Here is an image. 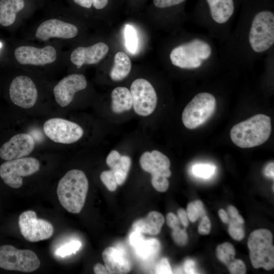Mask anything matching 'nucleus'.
<instances>
[{
	"mask_svg": "<svg viewBox=\"0 0 274 274\" xmlns=\"http://www.w3.org/2000/svg\"><path fill=\"white\" fill-rule=\"evenodd\" d=\"M223 66L235 71L252 68L274 48V12L268 7L247 8L227 40L220 44Z\"/></svg>",
	"mask_w": 274,
	"mask_h": 274,
	"instance_id": "f257e3e1",
	"label": "nucleus"
},
{
	"mask_svg": "<svg viewBox=\"0 0 274 274\" xmlns=\"http://www.w3.org/2000/svg\"><path fill=\"white\" fill-rule=\"evenodd\" d=\"M168 53L169 63L194 75L208 73L223 66L215 40L208 34L188 32Z\"/></svg>",
	"mask_w": 274,
	"mask_h": 274,
	"instance_id": "f03ea898",
	"label": "nucleus"
},
{
	"mask_svg": "<svg viewBox=\"0 0 274 274\" xmlns=\"http://www.w3.org/2000/svg\"><path fill=\"white\" fill-rule=\"evenodd\" d=\"M205 9L194 14V24L204 28L207 34L220 44L229 38L235 14V0H204Z\"/></svg>",
	"mask_w": 274,
	"mask_h": 274,
	"instance_id": "7ed1b4c3",
	"label": "nucleus"
},
{
	"mask_svg": "<svg viewBox=\"0 0 274 274\" xmlns=\"http://www.w3.org/2000/svg\"><path fill=\"white\" fill-rule=\"evenodd\" d=\"M88 190L85 173L79 169L67 172L58 182L57 194L61 206L68 212L79 213L83 209Z\"/></svg>",
	"mask_w": 274,
	"mask_h": 274,
	"instance_id": "20e7f679",
	"label": "nucleus"
},
{
	"mask_svg": "<svg viewBox=\"0 0 274 274\" xmlns=\"http://www.w3.org/2000/svg\"><path fill=\"white\" fill-rule=\"evenodd\" d=\"M271 132L270 118L259 114L234 125L230 130V135L236 146L242 148H250L264 143Z\"/></svg>",
	"mask_w": 274,
	"mask_h": 274,
	"instance_id": "39448f33",
	"label": "nucleus"
},
{
	"mask_svg": "<svg viewBox=\"0 0 274 274\" xmlns=\"http://www.w3.org/2000/svg\"><path fill=\"white\" fill-rule=\"evenodd\" d=\"M216 102V98L211 92L196 93L183 111L182 120L184 126L193 129L203 124L214 113Z\"/></svg>",
	"mask_w": 274,
	"mask_h": 274,
	"instance_id": "423d86ee",
	"label": "nucleus"
},
{
	"mask_svg": "<svg viewBox=\"0 0 274 274\" xmlns=\"http://www.w3.org/2000/svg\"><path fill=\"white\" fill-rule=\"evenodd\" d=\"M272 235L267 229H259L253 231L248 241L250 258L255 268L262 267L269 270L274 267V247Z\"/></svg>",
	"mask_w": 274,
	"mask_h": 274,
	"instance_id": "0eeeda50",
	"label": "nucleus"
},
{
	"mask_svg": "<svg viewBox=\"0 0 274 274\" xmlns=\"http://www.w3.org/2000/svg\"><path fill=\"white\" fill-rule=\"evenodd\" d=\"M40 265L38 256L31 250H19L9 245L0 247V267L3 269L29 272Z\"/></svg>",
	"mask_w": 274,
	"mask_h": 274,
	"instance_id": "6e6552de",
	"label": "nucleus"
},
{
	"mask_svg": "<svg viewBox=\"0 0 274 274\" xmlns=\"http://www.w3.org/2000/svg\"><path fill=\"white\" fill-rule=\"evenodd\" d=\"M40 168V162L33 157L8 160L0 166V177L9 187L19 188L23 184L22 177L34 174Z\"/></svg>",
	"mask_w": 274,
	"mask_h": 274,
	"instance_id": "1a4fd4ad",
	"label": "nucleus"
},
{
	"mask_svg": "<svg viewBox=\"0 0 274 274\" xmlns=\"http://www.w3.org/2000/svg\"><path fill=\"white\" fill-rule=\"evenodd\" d=\"M43 130L50 140L64 144L78 141L84 134L83 129L79 125L60 118H51L46 121Z\"/></svg>",
	"mask_w": 274,
	"mask_h": 274,
	"instance_id": "9d476101",
	"label": "nucleus"
},
{
	"mask_svg": "<svg viewBox=\"0 0 274 274\" xmlns=\"http://www.w3.org/2000/svg\"><path fill=\"white\" fill-rule=\"evenodd\" d=\"M132 107L136 114L147 116L155 110L157 103V95L152 84L147 80L135 79L130 86Z\"/></svg>",
	"mask_w": 274,
	"mask_h": 274,
	"instance_id": "9b49d317",
	"label": "nucleus"
},
{
	"mask_svg": "<svg viewBox=\"0 0 274 274\" xmlns=\"http://www.w3.org/2000/svg\"><path fill=\"white\" fill-rule=\"evenodd\" d=\"M20 232L25 239L37 242L49 238L54 232L49 222L37 218L36 212L28 210L22 212L18 218Z\"/></svg>",
	"mask_w": 274,
	"mask_h": 274,
	"instance_id": "f8f14e48",
	"label": "nucleus"
},
{
	"mask_svg": "<svg viewBox=\"0 0 274 274\" xmlns=\"http://www.w3.org/2000/svg\"><path fill=\"white\" fill-rule=\"evenodd\" d=\"M9 95L15 105L24 108H32L38 99V90L33 81L28 77L20 75L11 83Z\"/></svg>",
	"mask_w": 274,
	"mask_h": 274,
	"instance_id": "ddd939ff",
	"label": "nucleus"
},
{
	"mask_svg": "<svg viewBox=\"0 0 274 274\" xmlns=\"http://www.w3.org/2000/svg\"><path fill=\"white\" fill-rule=\"evenodd\" d=\"M87 80L82 74H72L62 79L53 89L55 99L61 107L68 106L73 100L75 94L84 89Z\"/></svg>",
	"mask_w": 274,
	"mask_h": 274,
	"instance_id": "4468645a",
	"label": "nucleus"
},
{
	"mask_svg": "<svg viewBox=\"0 0 274 274\" xmlns=\"http://www.w3.org/2000/svg\"><path fill=\"white\" fill-rule=\"evenodd\" d=\"M140 163L144 170L151 174V182L167 178L171 176L169 159L158 150L144 152L140 158Z\"/></svg>",
	"mask_w": 274,
	"mask_h": 274,
	"instance_id": "2eb2a0df",
	"label": "nucleus"
},
{
	"mask_svg": "<svg viewBox=\"0 0 274 274\" xmlns=\"http://www.w3.org/2000/svg\"><path fill=\"white\" fill-rule=\"evenodd\" d=\"M16 59L22 64L44 65L54 62L57 57L55 49L47 46L43 48L22 46L17 47L14 52Z\"/></svg>",
	"mask_w": 274,
	"mask_h": 274,
	"instance_id": "dca6fc26",
	"label": "nucleus"
},
{
	"mask_svg": "<svg viewBox=\"0 0 274 274\" xmlns=\"http://www.w3.org/2000/svg\"><path fill=\"white\" fill-rule=\"evenodd\" d=\"M35 143L30 135L17 134L0 148V157L6 161L25 157L35 149Z\"/></svg>",
	"mask_w": 274,
	"mask_h": 274,
	"instance_id": "f3484780",
	"label": "nucleus"
},
{
	"mask_svg": "<svg viewBox=\"0 0 274 274\" xmlns=\"http://www.w3.org/2000/svg\"><path fill=\"white\" fill-rule=\"evenodd\" d=\"M78 33L77 27L71 23L56 19H51L42 22L38 27L36 37L42 41L51 38L71 39Z\"/></svg>",
	"mask_w": 274,
	"mask_h": 274,
	"instance_id": "a211bd4d",
	"label": "nucleus"
},
{
	"mask_svg": "<svg viewBox=\"0 0 274 274\" xmlns=\"http://www.w3.org/2000/svg\"><path fill=\"white\" fill-rule=\"evenodd\" d=\"M109 50L108 46L103 42L87 47H79L71 53V60L77 68L83 64H96L106 56Z\"/></svg>",
	"mask_w": 274,
	"mask_h": 274,
	"instance_id": "6ab92c4d",
	"label": "nucleus"
},
{
	"mask_svg": "<svg viewBox=\"0 0 274 274\" xmlns=\"http://www.w3.org/2000/svg\"><path fill=\"white\" fill-rule=\"evenodd\" d=\"M102 258L110 273H127L131 269L130 260L122 248H107L102 252Z\"/></svg>",
	"mask_w": 274,
	"mask_h": 274,
	"instance_id": "aec40b11",
	"label": "nucleus"
},
{
	"mask_svg": "<svg viewBox=\"0 0 274 274\" xmlns=\"http://www.w3.org/2000/svg\"><path fill=\"white\" fill-rule=\"evenodd\" d=\"M163 216L156 211L150 212L146 217L134 222L132 225L133 230L142 233L151 235L158 234L164 223Z\"/></svg>",
	"mask_w": 274,
	"mask_h": 274,
	"instance_id": "412c9836",
	"label": "nucleus"
},
{
	"mask_svg": "<svg viewBox=\"0 0 274 274\" xmlns=\"http://www.w3.org/2000/svg\"><path fill=\"white\" fill-rule=\"evenodd\" d=\"M24 6V0H0V24L11 25L15 21L17 13Z\"/></svg>",
	"mask_w": 274,
	"mask_h": 274,
	"instance_id": "4be33fe9",
	"label": "nucleus"
},
{
	"mask_svg": "<svg viewBox=\"0 0 274 274\" xmlns=\"http://www.w3.org/2000/svg\"><path fill=\"white\" fill-rule=\"evenodd\" d=\"M112 110L116 113L130 110L132 107L130 91L125 87L114 88L111 93Z\"/></svg>",
	"mask_w": 274,
	"mask_h": 274,
	"instance_id": "5701e85b",
	"label": "nucleus"
},
{
	"mask_svg": "<svg viewBox=\"0 0 274 274\" xmlns=\"http://www.w3.org/2000/svg\"><path fill=\"white\" fill-rule=\"evenodd\" d=\"M131 68V63L129 57L123 52H118L114 56L110 77L115 81L122 80L129 75Z\"/></svg>",
	"mask_w": 274,
	"mask_h": 274,
	"instance_id": "b1692460",
	"label": "nucleus"
},
{
	"mask_svg": "<svg viewBox=\"0 0 274 274\" xmlns=\"http://www.w3.org/2000/svg\"><path fill=\"white\" fill-rule=\"evenodd\" d=\"M137 255L144 260L155 258L160 250L159 241L154 238L144 239L134 248Z\"/></svg>",
	"mask_w": 274,
	"mask_h": 274,
	"instance_id": "393cba45",
	"label": "nucleus"
},
{
	"mask_svg": "<svg viewBox=\"0 0 274 274\" xmlns=\"http://www.w3.org/2000/svg\"><path fill=\"white\" fill-rule=\"evenodd\" d=\"M129 156L121 155L120 159L111 169L113 171L117 184L122 185L126 179L131 165Z\"/></svg>",
	"mask_w": 274,
	"mask_h": 274,
	"instance_id": "a878e982",
	"label": "nucleus"
},
{
	"mask_svg": "<svg viewBox=\"0 0 274 274\" xmlns=\"http://www.w3.org/2000/svg\"><path fill=\"white\" fill-rule=\"evenodd\" d=\"M235 251L230 243L225 242L218 245L216 249V255L218 259L228 267L235 260Z\"/></svg>",
	"mask_w": 274,
	"mask_h": 274,
	"instance_id": "bb28decb",
	"label": "nucleus"
},
{
	"mask_svg": "<svg viewBox=\"0 0 274 274\" xmlns=\"http://www.w3.org/2000/svg\"><path fill=\"white\" fill-rule=\"evenodd\" d=\"M125 46L131 53L136 52L138 49L139 40L136 31L129 24H126L124 28Z\"/></svg>",
	"mask_w": 274,
	"mask_h": 274,
	"instance_id": "cd10ccee",
	"label": "nucleus"
},
{
	"mask_svg": "<svg viewBox=\"0 0 274 274\" xmlns=\"http://www.w3.org/2000/svg\"><path fill=\"white\" fill-rule=\"evenodd\" d=\"M186 213L191 222H194L199 218L206 215L203 203L199 200L190 202L187 206Z\"/></svg>",
	"mask_w": 274,
	"mask_h": 274,
	"instance_id": "c85d7f7f",
	"label": "nucleus"
},
{
	"mask_svg": "<svg viewBox=\"0 0 274 274\" xmlns=\"http://www.w3.org/2000/svg\"><path fill=\"white\" fill-rule=\"evenodd\" d=\"M81 247V243L73 240L62 245L55 251V254L58 256L64 257L72 254H75Z\"/></svg>",
	"mask_w": 274,
	"mask_h": 274,
	"instance_id": "c756f323",
	"label": "nucleus"
},
{
	"mask_svg": "<svg viewBox=\"0 0 274 274\" xmlns=\"http://www.w3.org/2000/svg\"><path fill=\"white\" fill-rule=\"evenodd\" d=\"M228 233L230 236L236 241H241L245 236L243 224L235 219L231 218L229 221Z\"/></svg>",
	"mask_w": 274,
	"mask_h": 274,
	"instance_id": "7c9ffc66",
	"label": "nucleus"
},
{
	"mask_svg": "<svg viewBox=\"0 0 274 274\" xmlns=\"http://www.w3.org/2000/svg\"><path fill=\"white\" fill-rule=\"evenodd\" d=\"M215 166L210 164H197L192 167L194 176L204 179L211 177L215 172Z\"/></svg>",
	"mask_w": 274,
	"mask_h": 274,
	"instance_id": "2f4dec72",
	"label": "nucleus"
},
{
	"mask_svg": "<svg viewBox=\"0 0 274 274\" xmlns=\"http://www.w3.org/2000/svg\"><path fill=\"white\" fill-rule=\"evenodd\" d=\"M101 181L110 191H115L117 187V183L113 171L105 170L100 175Z\"/></svg>",
	"mask_w": 274,
	"mask_h": 274,
	"instance_id": "473e14b6",
	"label": "nucleus"
},
{
	"mask_svg": "<svg viewBox=\"0 0 274 274\" xmlns=\"http://www.w3.org/2000/svg\"><path fill=\"white\" fill-rule=\"evenodd\" d=\"M172 237L174 242L181 246L186 245L188 241V235L186 230L180 227L173 229Z\"/></svg>",
	"mask_w": 274,
	"mask_h": 274,
	"instance_id": "72a5a7b5",
	"label": "nucleus"
},
{
	"mask_svg": "<svg viewBox=\"0 0 274 274\" xmlns=\"http://www.w3.org/2000/svg\"><path fill=\"white\" fill-rule=\"evenodd\" d=\"M186 0H153L155 6L159 9H166L179 5Z\"/></svg>",
	"mask_w": 274,
	"mask_h": 274,
	"instance_id": "f704fd0d",
	"label": "nucleus"
},
{
	"mask_svg": "<svg viewBox=\"0 0 274 274\" xmlns=\"http://www.w3.org/2000/svg\"><path fill=\"white\" fill-rule=\"evenodd\" d=\"M227 268L232 274H245L246 272L245 264L240 259H235V261Z\"/></svg>",
	"mask_w": 274,
	"mask_h": 274,
	"instance_id": "c9c22d12",
	"label": "nucleus"
},
{
	"mask_svg": "<svg viewBox=\"0 0 274 274\" xmlns=\"http://www.w3.org/2000/svg\"><path fill=\"white\" fill-rule=\"evenodd\" d=\"M155 273H172L171 267L166 258H162L156 265Z\"/></svg>",
	"mask_w": 274,
	"mask_h": 274,
	"instance_id": "e433bc0d",
	"label": "nucleus"
},
{
	"mask_svg": "<svg viewBox=\"0 0 274 274\" xmlns=\"http://www.w3.org/2000/svg\"><path fill=\"white\" fill-rule=\"evenodd\" d=\"M202 219L198 227V231L200 234H208L211 228V223L208 217L206 215L201 217Z\"/></svg>",
	"mask_w": 274,
	"mask_h": 274,
	"instance_id": "4c0bfd02",
	"label": "nucleus"
},
{
	"mask_svg": "<svg viewBox=\"0 0 274 274\" xmlns=\"http://www.w3.org/2000/svg\"><path fill=\"white\" fill-rule=\"evenodd\" d=\"M120 154L116 150H112L110 152L106 159L107 165L111 168L117 163L121 157Z\"/></svg>",
	"mask_w": 274,
	"mask_h": 274,
	"instance_id": "58836bf2",
	"label": "nucleus"
},
{
	"mask_svg": "<svg viewBox=\"0 0 274 274\" xmlns=\"http://www.w3.org/2000/svg\"><path fill=\"white\" fill-rule=\"evenodd\" d=\"M180 221L178 217L173 213H169L166 215V224L173 230L179 226Z\"/></svg>",
	"mask_w": 274,
	"mask_h": 274,
	"instance_id": "ea45409f",
	"label": "nucleus"
},
{
	"mask_svg": "<svg viewBox=\"0 0 274 274\" xmlns=\"http://www.w3.org/2000/svg\"><path fill=\"white\" fill-rule=\"evenodd\" d=\"M144 239L145 238L141 232L133 230L130 235L129 242L130 245L134 248Z\"/></svg>",
	"mask_w": 274,
	"mask_h": 274,
	"instance_id": "a19ab883",
	"label": "nucleus"
},
{
	"mask_svg": "<svg viewBox=\"0 0 274 274\" xmlns=\"http://www.w3.org/2000/svg\"><path fill=\"white\" fill-rule=\"evenodd\" d=\"M183 269L185 273L192 274L196 273L195 263L192 259L186 260L183 265Z\"/></svg>",
	"mask_w": 274,
	"mask_h": 274,
	"instance_id": "79ce46f5",
	"label": "nucleus"
},
{
	"mask_svg": "<svg viewBox=\"0 0 274 274\" xmlns=\"http://www.w3.org/2000/svg\"><path fill=\"white\" fill-rule=\"evenodd\" d=\"M178 216L180 222L184 227H187L189 224V219L186 213L183 209H179L178 211Z\"/></svg>",
	"mask_w": 274,
	"mask_h": 274,
	"instance_id": "37998d69",
	"label": "nucleus"
},
{
	"mask_svg": "<svg viewBox=\"0 0 274 274\" xmlns=\"http://www.w3.org/2000/svg\"><path fill=\"white\" fill-rule=\"evenodd\" d=\"M273 167L274 164L273 162H270L268 163L265 167L264 170V175L269 178L273 179L274 174H273Z\"/></svg>",
	"mask_w": 274,
	"mask_h": 274,
	"instance_id": "c03bdc74",
	"label": "nucleus"
},
{
	"mask_svg": "<svg viewBox=\"0 0 274 274\" xmlns=\"http://www.w3.org/2000/svg\"><path fill=\"white\" fill-rule=\"evenodd\" d=\"M93 270L96 274H107L109 273L106 266L100 263L96 264L93 267Z\"/></svg>",
	"mask_w": 274,
	"mask_h": 274,
	"instance_id": "a18cd8bd",
	"label": "nucleus"
},
{
	"mask_svg": "<svg viewBox=\"0 0 274 274\" xmlns=\"http://www.w3.org/2000/svg\"><path fill=\"white\" fill-rule=\"evenodd\" d=\"M108 0H92V6L96 9H102L108 4Z\"/></svg>",
	"mask_w": 274,
	"mask_h": 274,
	"instance_id": "49530a36",
	"label": "nucleus"
},
{
	"mask_svg": "<svg viewBox=\"0 0 274 274\" xmlns=\"http://www.w3.org/2000/svg\"><path fill=\"white\" fill-rule=\"evenodd\" d=\"M77 5L85 8H90L92 6V0H73Z\"/></svg>",
	"mask_w": 274,
	"mask_h": 274,
	"instance_id": "de8ad7c7",
	"label": "nucleus"
},
{
	"mask_svg": "<svg viewBox=\"0 0 274 274\" xmlns=\"http://www.w3.org/2000/svg\"><path fill=\"white\" fill-rule=\"evenodd\" d=\"M227 212L230 218H235L239 215L237 210L233 206H229L228 207Z\"/></svg>",
	"mask_w": 274,
	"mask_h": 274,
	"instance_id": "09e8293b",
	"label": "nucleus"
},
{
	"mask_svg": "<svg viewBox=\"0 0 274 274\" xmlns=\"http://www.w3.org/2000/svg\"><path fill=\"white\" fill-rule=\"evenodd\" d=\"M219 216L224 223L227 224L229 221V218L228 217V214L222 209H221L218 211Z\"/></svg>",
	"mask_w": 274,
	"mask_h": 274,
	"instance_id": "8fccbe9b",
	"label": "nucleus"
},
{
	"mask_svg": "<svg viewBox=\"0 0 274 274\" xmlns=\"http://www.w3.org/2000/svg\"><path fill=\"white\" fill-rule=\"evenodd\" d=\"M2 43L0 42V48L2 47Z\"/></svg>",
	"mask_w": 274,
	"mask_h": 274,
	"instance_id": "3c124183",
	"label": "nucleus"
}]
</instances>
